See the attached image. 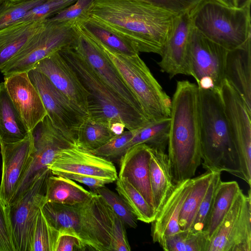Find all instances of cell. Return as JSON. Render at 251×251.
Here are the masks:
<instances>
[{
	"label": "cell",
	"mask_w": 251,
	"mask_h": 251,
	"mask_svg": "<svg viewBox=\"0 0 251 251\" xmlns=\"http://www.w3.org/2000/svg\"><path fill=\"white\" fill-rule=\"evenodd\" d=\"M220 93L228 129L239 156L243 179L250 186L251 113L241 96L225 79Z\"/></svg>",
	"instance_id": "8fae6325"
},
{
	"label": "cell",
	"mask_w": 251,
	"mask_h": 251,
	"mask_svg": "<svg viewBox=\"0 0 251 251\" xmlns=\"http://www.w3.org/2000/svg\"><path fill=\"white\" fill-rule=\"evenodd\" d=\"M150 182L157 214L174 184L168 154L165 150L150 146Z\"/></svg>",
	"instance_id": "d4e9b609"
},
{
	"label": "cell",
	"mask_w": 251,
	"mask_h": 251,
	"mask_svg": "<svg viewBox=\"0 0 251 251\" xmlns=\"http://www.w3.org/2000/svg\"><path fill=\"white\" fill-rule=\"evenodd\" d=\"M28 132L7 92L4 82L0 83V145L20 141Z\"/></svg>",
	"instance_id": "484cf974"
},
{
	"label": "cell",
	"mask_w": 251,
	"mask_h": 251,
	"mask_svg": "<svg viewBox=\"0 0 251 251\" xmlns=\"http://www.w3.org/2000/svg\"><path fill=\"white\" fill-rule=\"evenodd\" d=\"M197 85L199 89L202 90L216 89L214 81L210 77H203L201 78Z\"/></svg>",
	"instance_id": "c3c4849f"
},
{
	"label": "cell",
	"mask_w": 251,
	"mask_h": 251,
	"mask_svg": "<svg viewBox=\"0 0 251 251\" xmlns=\"http://www.w3.org/2000/svg\"><path fill=\"white\" fill-rule=\"evenodd\" d=\"M250 8L251 3L238 8L216 0H201L189 14L194 28L229 50L251 38Z\"/></svg>",
	"instance_id": "5b68a950"
},
{
	"label": "cell",
	"mask_w": 251,
	"mask_h": 251,
	"mask_svg": "<svg viewBox=\"0 0 251 251\" xmlns=\"http://www.w3.org/2000/svg\"><path fill=\"white\" fill-rule=\"evenodd\" d=\"M123 222L112 211V228L111 251H130L129 244Z\"/></svg>",
	"instance_id": "ee69618b"
},
{
	"label": "cell",
	"mask_w": 251,
	"mask_h": 251,
	"mask_svg": "<svg viewBox=\"0 0 251 251\" xmlns=\"http://www.w3.org/2000/svg\"><path fill=\"white\" fill-rule=\"evenodd\" d=\"M57 0L70 1V0Z\"/></svg>",
	"instance_id": "11a10c76"
},
{
	"label": "cell",
	"mask_w": 251,
	"mask_h": 251,
	"mask_svg": "<svg viewBox=\"0 0 251 251\" xmlns=\"http://www.w3.org/2000/svg\"><path fill=\"white\" fill-rule=\"evenodd\" d=\"M209 242L204 231L181 230L166 238L163 249L165 251H207Z\"/></svg>",
	"instance_id": "836d02e7"
},
{
	"label": "cell",
	"mask_w": 251,
	"mask_h": 251,
	"mask_svg": "<svg viewBox=\"0 0 251 251\" xmlns=\"http://www.w3.org/2000/svg\"><path fill=\"white\" fill-rule=\"evenodd\" d=\"M241 189L235 181L219 183L215 191L204 232L209 240L213 236L229 211Z\"/></svg>",
	"instance_id": "83f0119b"
},
{
	"label": "cell",
	"mask_w": 251,
	"mask_h": 251,
	"mask_svg": "<svg viewBox=\"0 0 251 251\" xmlns=\"http://www.w3.org/2000/svg\"><path fill=\"white\" fill-rule=\"evenodd\" d=\"M27 74L53 126L76 142L78 129L88 116L59 91L43 74L34 69Z\"/></svg>",
	"instance_id": "30bf717a"
},
{
	"label": "cell",
	"mask_w": 251,
	"mask_h": 251,
	"mask_svg": "<svg viewBox=\"0 0 251 251\" xmlns=\"http://www.w3.org/2000/svg\"><path fill=\"white\" fill-rule=\"evenodd\" d=\"M110 128L115 135H118L121 134L125 131L126 126L122 122H116L110 125Z\"/></svg>",
	"instance_id": "681fc988"
},
{
	"label": "cell",
	"mask_w": 251,
	"mask_h": 251,
	"mask_svg": "<svg viewBox=\"0 0 251 251\" xmlns=\"http://www.w3.org/2000/svg\"><path fill=\"white\" fill-rule=\"evenodd\" d=\"M0 251H14L8 206L0 197Z\"/></svg>",
	"instance_id": "7bdbcfd3"
},
{
	"label": "cell",
	"mask_w": 251,
	"mask_h": 251,
	"mask_svg": "<svg viewBox=\"0 0 251 251\" xmlns=\"http://www.w3.org/2000/svg\"><path fill=\"white\" fill-rule=\"evenodd\" d=\"M207 251H251V192L241 190L210 239Z\"/></svg>",
	"instance_id": "9c48e42d"
},
{
	"label": "cell",
	"mask_w": 251,
	"mask_h": 251,
	"mask_svg": "<svg viewBox=\"0 0 251 251\" xmlns=\"http://www.w3.org/2000/svg\"><path fill=\"white\" fill-rule=\"evenodd\" d=\"M73 28L74 37L70 47L93 68L115 93L144 114L136 97L107 55L83 32L76 22L74 24Z\"/></svg>",
	"instance_id": "7c38bea8"
},
{
	"label": "cell",
	"mask_w": 251,
	"mask_h": 251,
	"mask_svg": "<svg viewBox=\"0 0 251 251\" xmlns=\"http://www.w3.org/2000/svg\"><path fill=\"white\" fill-rule=\"evenodd\" d=\"M94 0H76L74 3L46 19L59 23H74L82 18Z\"/></svg>",
	"instance_id": "b9f144b4"
},
{
	"label": "cell",
	"mask_w": 251,
	"mask_h": 251,
	"mask_svg": "<svg viewBox=\"0 0 251 251\" xmlns=\"http://www.w3.org/2000/svg\"><path fill=\"white\" fill-rule=\"evenodd\" d=\"M45 20L18 22L0 29V71L41 28Z\"/></svg>",
	"instance_id": "cb8c5ba5"
},
{
	"label": "cell",
	"mask_w": 251,
	"mask_h": 251,
	"mask_svg": "<svg viewBox=\"0 0 251 251\" xmlns=\"http://www.w3.org/2000/svg\"><path fill=\"white\" fill-rule=\"evenodd\" d=\"M192 178L174 184L154 220L151 223V236L154 243L163 249L167 237L181 231L179 218L183 203L190 193Z\"/></svg>",
	"instance_id": "44dd1931"
},
{
	"label": "cell",
	"mask_w": 251,
	"mask_h": 251,
	"mask_svg": "<svg viewBox=\"0 0 251 251\" xmlns=\"http://www.w3.org/2000/svg\"><path fill=\"white\" fill-rule=\"evenodd\" d=\"M168 156L174 184L192 178L201 164L199 89L188 80L177 81L171 100Z\"/></svg>",
	"instance_id": "7a4b0ae2"
},
{
	"label": "cell",
	"mask_w": 251,
	"mask_h": 251,
	"mask_svg": "<svg viewBox=\"0 0 251 251\" xmlns=\"http://www.w3.org/2000/svg\"><path fill=\"white\" fill-rule=\"evenodd\" d=\"M99 195L125 226L135 228L137 219L125 201L119 195L103 186L93 191Z\"/></svg>",
	"instance_id": "8d00e7d4"
},
{
	"label": "cell",
	"mask_w": 251,
	"mask_h": 251,
	"mask_svg": "<svg viewBox=\"0 0 251 251\" xmlns=\"http://www.w3.org/2000/svg\"><path fill=\"white\" fill-rule=\"evenodd\" d=\"M7 92L28 132L47 115L41 97L27 72L4 77Z\"/></svg>",
	"instance_id": "d6986e66"
},
{
	"label": "cell",
	"mask_w": 251,
	"mask_h": 251,
	"mask_svg": "<svg viewBox=\"0 0 251 251\" xmlns=\"http://www.w3.org/2000/svg\"><path fill=\"white\" fill-rule=\"evenodd\" d=\"M93 192L85 201L76 204L78 235L90 250L111 251L112 210L99 195Z\"/></svg>",
	"instance_id": "4fadbf2b"
},
{
	"label": "cell",
	"mask_w": 251,
	"mask_h": 251,
	"mask_svg": "<svg viewBox=\"0 0 251 251\" xmlns=\"http://www.w3.org/2000/svg\"><path fill=\"white\" fill-rule=\"evenodd\" d=\"M59 235V232L50 224L41 209L33 231L31 251H55Z\"/></svg>",
	"instance_id": "d590c367"
},
{
	"label": "cell",
	"mask_w": 251,
	"mask_h": 251,
	"mask_svg": "<svg viewBox=\"0 0 251 251\" xmlns=\"http://www.w3.org/2000/svg\"><path fill=\"white\" fill-rule=\"evenodd\" d=\"M48 168L53 175L75 173L99 177L109 183L116 181L118 177L111 161L95 155L77 145L62 151Z\"/></svg>",
	"instance_id": "ac0fdd59"
},
{
	"label": "cell",
	"mask_w": 251,
	"mask_h": 251,
	"mask_svg": "<svg viewBox=\"0 0 251 251\" xmlns=\"http://www.w3.org/2000/svg\"><path fill=\"white\" fill-rule=\"evenodd\" d=\"M76 0H45L30 10L19 22L46 19L74 3Z\"/></svg>",
	"instance_id": "60d3db41"
},
{
	"label": "cell",
	"mask_w": 251,
	"mask_h": 251,
	"mask_svg": "<svg viewBox=\"0 0 251 251\" xmlns=\"http://www.w3.org/2000/svg\"><path fill=\"white\" fill-rule=\"evenodd\" d=\"M251 0H236V7H242L249 3H251Z\"/></svg>",
	"instance_id": "816d5d0a"
},
{
	"label": "cell",
	"mask_w": 251,
	"mask_h": 251,
	"mask_svg": "<svg viewBox=\"0 0 251 251\" xmlns=\"http://www.w3.org/2000/svg\"><path fill=\"white\" fill-rule=\"evenodd\" d=\"M41 209L50 224L59 233H70L78 236L76 205L46 202Z\"/></svg>",
	"instance_id": "f546056e"
},
{
	"label": "cell",
	"mask_w": 251,
	"mask_h": 251,
	"mask_svg": "<svg viewBox=\"0 0 251 251\" xmlns=\"http://www.w3.org/2000/svg\"><path fill=\"white\" fill-rule=\"evenodd\" d=\"M59 52L77 73L89 94L88 117L109 126L113 122H121L129 130L150 122L144 113L115 93L71 47Z\"/></svg>",
	"instance_id": "277c9868"
},
{
	"label": "cell",
	"mask_w": 251,
	"mask_h": 251,
	"mask_svg": "<svg viewBox=\"0 0 251 251\" xmlns=\"http://www.w3.org/2000/svg\"><path fill=\"white\" fill-rule=\"evenodd\" d=\"M5 0H0V5Z\"/></svg>",
	"instance_id": "db71d44e"
},
{
	"label": "cell",
	"mask_w": 251,
	"mask_h": 251,
	"mask_svg": "<svg viewBox=\"0 0 251 251\" xmlns=\"http://www.w3.org/2000/svg\"><path fill=\"white\" fill-rule=\"evenodd\" d=\"M176 15L189 13L201 0H144Z\"/></svg>",
	"instance_id": "f6af8a7d"
},
{
	"label": "cell",
	"mask_w": 251,
	"mask_h": 251,
	"mask_svg": "<svg viewBox=\"0 0 251 251\" xmlns=\"http://www.w3.org/2000/svg\"><path fill=\"white\" fill-rule=\"evenodd\" d=\"M150 146L140 144L130 147L120 158L118 177L127 179L155 210L150 182Z\"/></svg>",
	"instance_id": "7402d4cb"
},
{
	"label": "cell",
	"mask_w": 251,
	"mask_h": 251,
	"mask_svg": "<svg viewBox=\"0 0 251 251\" xmlns=\"http://www.w3.org/2000/svg\"><path fill=\"white\" fill-rule=\"evenodd\" d=\"M191 27L189 13L176 15L157 62L161 71L170 78L179 74L190 75L187 45Z\"/></svg>",
	"instance_id": "ffe728a7"
},
{
	"label": "cell",
	"mask_w": 251,
	"mask_h": 251,
	"mask_svg": "<svg viewBox=\"0 0 251 251\" xmlns=\"http://www.w3.org/2000/svg\"><path fill=\"white\" fill-rule=\"evenodd\" d=\"M9 0L12 2H20V1H23L27 0Z\"/></svg>",
	"instance_id": "f5cc1de1"
},
{
	"label": "cell",
	"mask_w": 251,
	"mask_h": 251,
	"mask_svg": "<svg viewBox=\"0 0 251 251\" xmlns=\"http://www.w3.org/2000/svg\"><path fill=\"white\" fill-rule=\"evenodd\" d=\"M135 130L125 131L120 135L114 136L101 147L90 151L109 160L120 159L130 148V142Z\"/></svg>",
	"instance_id": "f35d334b"
},
{
	"label": "cell",
	"mask_w": 251,
	"mask_h": 251,
	"mask_svg": "<svg viewBox=\"0 0 251 251\" xmlns=\"http://www.w3.org/2000/svg\"><path fill=\"white\" fill-rule=\"evenodd\" d=\"M58 176H64L82 183L89 187L92 191L109 183L107 181L95 176L72 173H63Z\"/></svg>",
	"instance_id": "7dc6e473"
},
{
	"label": "cell",
	"mask_w": 251,
	"mask_h": 251,
	"mask_svg": "<svg viewBox=\"0 0 251 251\" xmlns=\"http://www.w3.org/2000/svg\"><path fill=\"white\" fill-rule=\"evenodd\" d=\"M77 21L80 22L86 29L110 50L126 55L139 54L135 46L109 30L87 20Z\"/></svg>",
	"instance_id": "e575fe53"
},
{
	"label": "cell",
	"mask_w": 251,
	"mask_h": 251,
	"mask_svg": "<svg viewBox=\"0 0 251 251\" xmlns=\"http://www.w3.org/2000/svg\"><path fill=\"white\" fill-rule=\"evenodd\" d=\"M224 77L251 113V38L240 47L227 50Z\"/></svg>",
	"instance_id": "603a6c76"
},
{
	"label": "cell",
	"mask_w": 251,
	"mask_h": 251,
	"mask_svg": "<svg viewBox=\"0 0 251 251\" xmlns=\"http://www.w3.org/2000/svg\"><path fill=\"white\" fill-rule=\"evenodd\" d=\"M93 194L73 180L60 176H49L46 181L45 200L66 205H74L82 203Z\"/></svg>",
	"instance_id": "4316f807"
},
{
	"label": "cell",
	"mask_w": 251,
	"mask_h": 251,
	"mask_svg": "<svg viewBox=\"0 0 251 251\" xmlns=\"http://www.w3.org/2000/svg\"><path fill=\"white\" fill-rule=\"evenodd\" d=\"M34 69L45 75L59 91L88 116L89 94L59 51L41 60Z\"/></svg>",
	"instance_id": "e0dca14e"
},
{
	"label": "cell",
	"mask_w": 251,
	"mask_h": 251,
	"mask_svg": "<svg viewBox=\"0 0 251 251\" xmlns=\"http://www.w3.org/2000/svg\"><path fill=\"white\" fill-rule=\"evenodd\" d=\"M74 23L46 19L41 28L4 65L0 71L6 77L28 72L51 54L71 46L74 37Z\"/></svg>",
	"instance_id": "52a82bcc"
},
{
	"label": "cell",
	"mask_w": 251,
	"mask_h": 251,
	"mask_svg": "<svg viewBox=\"0 0 251 251\" xmlns=\"http://www.w3.org/2000/svg\"><path fill=\"white\" fill-rule=\"evenodd\" d=\"M116 190L125 201L138 220L151 223L156 215L141 193L125 178L118 177Z\"/></svg>",
	"instance_id": "1f68e13d"
},
{
	"label": "cell",
	"mask_w": 251,
	"mask_h": 251,
	"mask_svg": "<svg viewBox=\"0 0 251 251\" xmlns=\"http://www.w3.org/2000/svg\"><path fill=\"white\" fill-rule=\"evenodd\" d=\"M170 118H167L154 122L135 130L130 142V148L140 144L165 150L169 138Z\"/></svg>",
	"instance_id": "d6a6232c"
},
{
	"label": "cell",
	"mask_w": 251,
	"mask_h": 251,
	"mask_svg": "<svg viewBox=\"0 0 251 251\" xmlns=\"http://www.w3.org/2000/svg\"><path fill=\"white\" fill-rule=\"evenodd\" d=\"M227 52V50L205 37L192 25L187 45L189 75L197 83L201 78L210 77L215 88L220 90L225 80Z\"/></svg>",
	"instance_id": "5bb4252c"
},
{
	"label": "cell",
	"mask_w": 251,
	"mask_h": 251,
	"mask_svg": "<svg viewBox=\"0 0 251 251\" xmlns=\"http://www.w3.org/2000/svg\"><path fill=\"white\" fill-rule=\"evenodd\" d=\"M31 132L35 149L33 160L14 201L28 188L37 175L48 168L59 152L76 145L75 141L53 126L48 115Z\"/></svg>",
	"instance_id": "2e32d148"
},
{
	"label": "cell",
	"mask_w": 251,
	"mask_h": 251,
	"mask_svg": "<svg viewBox=\"0 0 251 251\" xmlns=\"http://www.w3.org/2000/svg\"><path fill=\"white\" fill-rule=\"evenodd\" d=\"M176 15L144 0H94L80 20L109 30L139 52L161 55Z\"/></svg>",
	"instance_id": "6da1fadb"
},
{
	"label": "cell",
	"mask_w": 251,
	"mask_h": 251,
	"mask_svg": "<svg viewBox=\"0 0 251 251\" xmlns=\"http://www.w3.org/2000/svg\"><path fill=\"white\" fill-rule=\"evenodd\" d=\"M114 136L109 125L87 117L78 129L76 145L91 151L101 147Z\"/></svg>",
	"instance_id": "4dcf8cb0"
},
{
	"label": "cell",
	"mask_w": 251,
	"mask_h": 251,
	"mask_svg": "<svg viewBox=\"0 0 251 251\" xmlns=\"http://www.w3.org/2000/svg\"><path fill=\"white\" fill-rule=\"evenodd\" d=\"M214 173L206 170L201 175L192 178L191 191L183 203L179 215V226L181 230L190 229Z\"/></svg>",
	"instance_id": "f1b7e54d"
},
{
	"label": "cell",
	"mask_w": 251,
	"mask_h": 251,
	"mask_svg": "<svg viewBox=\"0 0 251 251\" xmlns=\"http://www.w3.org/2000/svg\"><path fill=\"white\" fill-rule=\"evenodd\" d=\"M80 26L112 62L136 97L148 119L154 122L169 118L171 99L139 54L130 56L115 52L101 43L82 25Z\"/></svg>",
	"instance_id": "8992f818"
},
{
	"label": "cell",
	"mask_w": 251,
	"mask_h": 251,
	"mask_svg": "<svg viewBox=\"0 0 251 251\" xmlns=\"http://www.w3.org/2000/svg\"><path fill=\"white\" fill-rule=\"evenodd\" d=\"M220 3L231 7H236V0H216Z\"/></svg>",
	"instance_id": "f907efd6"
},
{
	"label": "cell",
	"mask_w": 251,
	"mask_h": 251,
	"mask_svg": "<svg viewBox=\"0 0 251 251\" xmlns=\"http://www.w3.org/2000/svg\"><path fill=\"white\" fill-rule=\"evenodd\" d=\"M86 249L78 236L70 233H59L55 251H84Z\"/></svg>",
	"instance_id": "bcb514c9"
},
{
	"label": "cell",
	"mask_w": 251,
	"mask_h": 251,
	"mask_svg": "<svg viewBox=\"0 0 251 251\" xmlns=\"http://www.w3.org/2000/svg\"><path fill=\"white\" fill-rule=\"evenodd\" d=\"M199 89L202 167L214 172L225 171L243 179L239 156L228 129L221 89Z\"/></svg>",
	"instance_id": "3957f363"
},
{
	"label": "cell",
	"mask_w": 251,
	"mask_h": 251,
	"mask_svg": "<svg viewBox=\"0 0 251 251\" xmlns=\"http://www.w3.org/2000/svg\"><path fill=\"white\" fill-rule=\"evenodd\" d=\"M221 181V173L215 172L207 192L190 228L193 232L204 231L216 188Z\"/></svg>",
	"instance_id": "ab89813d"
},
{
	"label": "cell",
	"mask_w": 251,
	"mask_h": 251,
	"mask_svg": "<svg viewBox=\"0 0 251 251\" xmlns=\"http://www.w3.org/2000/svg\"><path fill=\"white\" fill-rule=\"evenodd\" d=\"M2 175L0 197L7 205L14 200L33 160L34 146L32 133L23 140L0 145Z\"/></svg>",
	"instance_id": "9a60e30c"
},
{
	"label": "cell",
	"mask_w": 251,
	"mask_h": 251,
	"mask_svg": "<svg viewBox=\"0 0 251 251\" xmlns=\"http://www.w3.org/2000/svg\"><path fill=\"white\" fill-rule=\"evenodd\" d=\"M51 174L49 168L39 173L28 188L8 205L14 251H31L37 218L46 203L47 179Z\"/></svg>",
	"instance_id": "ba28073f"
},
{
	"label": "cell",
	"mask_w": 251,
	"mask_h": 251,
	"mask_svg": "<svg viewBox=\"0 0 251 251\" xmlns=\"http://www.w3.org/2000/svg\"><path fill=\"white\" fill-rule=\"evenodd\" d=\"M45 0L12 2L5 0L0 5V29L20 21L30 10Z\"/></svg>",
	"instance_id": "74e56055"
}]
</instances>
